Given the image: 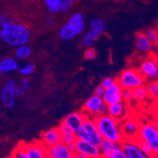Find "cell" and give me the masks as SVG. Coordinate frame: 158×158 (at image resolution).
<instances>
[{"instance_id": "obj_15", "label": "cell", "mask_w": 158, "mask_h": 158, "mask_svg": "<svg viewBox=\"0 0 158 158\" xmlns=\"http://www.w3.org/2000/svg\"><path fill=\"white\" fill-rule=\"evenodd\" d=\"M86 115L83 112H73L65 116L62 123L73 131L77 132L84 126Z\"/></svg>"}, {"instance_id": "obj_7", "label": "cell", "mask_w": 158, "mask_h": 158, "mask_svg": "<svg viewBox=\"0 0 158 158\" xmlns=\"http://www.w3.org/2000/svg\"><path fill=\"white\" fill-rule=\"evenodd\" d=\"M17 83L14 80H9L2 86L1 89V102L4 107L14 108L16 103V90Z\"/></svg>"}, {"instance_id": "obj_3", "label": "cell", "mask_w": 158, "mask_h": 158, "mask_svg": "<svg viewBox=\"0 0 158 158\" xmlns=\"http://www.w3.org/2000/svg\"><path fill=\"white\" fill-rule=\"evenodd\" d=\"M85 28V21L84 16L80 13H75L66 21L58 34L60 40L69 41L77 35H80Z\"/></svg>"}, {"instance_id": "obj_37", "label": "cell", "mask_w": 158, "mask_h": 158, "mask_svg": "<svg viewBox=\"0 0 158 158\" xmlns=\"http://www.w3.org/2000/svg\"><path fill=\"white\" fill-rule=\"evenodd\" d=\"M12 21H14V20L10 17V15H8L7 14H2L0 17V24H1V28L2 27L6 26L7 24H10Z\"/></svg>"}, {"instance_id": "obj_47", "label": "cell", "mask_w": 158, "mask_h": 158, "mask_svg": "<svg viewBox=\"0 0 158 158\" xmlns=\"http://www.w3.org/2000/svg\"><path fill=\"white\" fill-rule=\"evenodd\" d=\"M156 80L158 81V73H157V76H156Z\"/></svg>"}, {"instance_id": "obj_45", "label": "cell", "mask_w": 158, "mask_h": 158, "mask_svg": "<svg viewBox=\"0 0 158 158\" xmlns=\"http://www.w3.org/2000/svg\"><path fill=\"white\" fill-rule=\"evenodd\" d=\"M153 124H154L155 127H156V130L158 131V119H156V120H154V122H153Z\"/></svg>"}, {"instance_id": "obj_39", "label": "cell", "mask_w": 158, "mask_h": 158, "mask_svg": "<svg viewBox=\"0 0 158 158\" xmlns=\"http://www.w3.org/2000/svg\"><path fill=\"white\" fill-rule=\"evenodd\" d=\"M29 86H30V82L29 80L26 77H24L23 78L22 80L20 81V84H19V87H21L22 89H24V90H27L28 88H29Z\"/></svg>"}, {"instance_id": "obj_11", "label": "cell", "mask_w": 158, "mask_h": 158, "mask_svg": "<svg viewBox=\"0 0 158 158\" xmlns=\"http://www.w3.org/2000/svg\"><path fill=\"white\" fill-rule=\"evenodd\" d=\"M75 145H76V152L84 153L93 158L101 157L102 153L100 147L93 144L90 142L77 139Z\"/></svg>"}, {"instance_id": "obj_20", "label": "cell", "mask_w": 158, "mask_h": 158, "mask_svg": "<svg viewBox=\"0 0 158 158\" xmlns=\"http://www.w3.org/2000/svg\"><path fill=\"white\" fill-rule=\"evenodd\" d=\"M18 63L15 58L12 57H3L0 61V74L18 70Z\"/></svg>"}, {"instance_id": "obj_30", "label": "cell", "mask_w": 158, "mask_h": 158, "mask_svg": "<svg viewBox=\"0 0 158 158\" xmlns=\"http://www.w3.org/2000/svg\"><path fill=\"white\" fill-rule=\"evenodd\" d=\"M135 140L137 142V143L139 144V146H140V148L143 149V151L145 153H146V154L149 155V156H151V155L153 154V150H152V149L150 148L149 145L146 143V141H144L143 139H142L141 138H139V136H138L137 139H135Z\"/></svg>"}, {"instance_id": "obj_6", "label": "cell", "mask_w": 158, "mask_h": 158, "mask_svg": "<svg viewBox=\"0 0 158 158\" xmlns=\"http://www.w3.org/2000/svg\"><path fill=\"white\" fill-rule=\"evenodd\" d=\"M139 137L146 141L149 145L153 154L158 153V131L153 123H146L141 126Z\"/></svg>"}, {"instance_id": "obj_46", "label": "cell", "mask_w": 158, "mask_h": 158, "mask_svg": "<svg viewBox=\"0 0 158 158\" xmlns=\"http://www.w3.org/2000/svg\"><path fill=\"white\" fill-rule=\"evenodd\" d=\"M154 55H155V57H156V60H157V61H158V51H157V52H156L154 54Z\"/></svg>"}, {"instance_id": "obj_34", "label": "cell", "mask_w": 158, "mask_h": 158, "mask_svg": "<svg viewBox=\"0 0 158 158\" xmlns=\"http://www.w3.org/2000/svg\"><path fill=\"white\" fill-rule=\"evenodd\" d=\"M123 98L126 102H131L135 99V94L133 90L131 89H123Z\"/></svg>"}, {"instance_id": "obj_19", "label": "cell", "mask_w": 158, "mask_h": 158, "mask_svg": "<svg viewBox=\"0 0 158 158\" xmlns=\"http://www.w3.org/2000/svg\"><path fill=\"white\" fill-rule=\"evenodd\" d=\"M58 128H59L61 135V143H63L65 145H68V146L76 143V141L77 140L76 132L71 130L69 127H67L63 123L60 124Z\"/></svg>"}, {"instance_id": "obj_40", "label": "cell", "mask_w": 158, "mask_h": 158, "mask_svg": "<svg viewBox=\"0 0 158 158\" xmlns=\"http://www.w3.org/2000/svg\"><path fill=\"white\" fill-rule=\"evenodd\" d=\"M105 92H106V88H104V87L100 84V85L97 86V87L95 88L94 94H95V95L97 96H99V97L103 98V96H104L105 94Z\"/></svg>"}, {"instance_id": "obj_22", "label": "cell", "mask_w": 158, "mask_h": 158, "mask_svg": "<svg viewBox=\"0 0 158 158\" xmlns=\"http://www.w3.org/2000/svg\"><path fill=\"white\" fill-rule=\"evenodd\" d=\"M124 110H125V106L123 105V102H121L115 103V104L108 106L107 114L111 116L113 118L118 120L123 116Z\"/></svg>"}, {"instance_id": "obj_32", "label": "cell", "mask_w": 158, "mask_h": 158, "mask_svg": "<svg viewBox=\"0 0 158 158\" xmlns=\"http://www.w3.org/2000/svg\"><path fill=\"white\" fill-rule=\"evenodd\" d=\"M149 40L153 44V45H158V31L153 28H149L145 31Z\"/></svg>"}, {"instance_id": "obj_41", "label": "cell", "mask_w": 158, "mask_h": 158, "mask_svg": "<svg viewBox=\"0 0 158 158\" xmlns=\"http://www.w3.org/2000/svg\"><path fill=\"white\" fill-rule=\"evenodd\" d=\"M110 158H129L128 156L126 155V153L120 149V150H118V151H116V153H113Z\"/></svg>"}, {"instance_id": "obj_9", "label": "cell", "mask_w": 158, "mask_h": 158, "mask_svg": "<svg viewBox=\"0 0 158 158\" xmlns=\"http://www.w3.org/2000/svg\"><path fill=\"white\" fill-rule=\"evenodd\" d=\"M83 127L85 129L87 133L88 134L90 143H92L93 144L100 147L104 139L102 136L101 133L99 132L94 117H90V116H86Z\"/></svg>"}, {"instance_id": "obj_1", "label": "cell", "mask_w": 158, "mask_h": 158, "mask_svg": "<svg viewBox=\"0 0 158 158\" xmlns=\"http://www.w3.org/2000/svg\"><path fill=\"white\" fill-rule=\"evenodd\" d=\"M0 37L8 45L18 47L27 44L31 39V31L27 25L14 21L2 27Z\"/></svg>"}, {"instance_id": "obj_13", "label": "cell", "mask_w": 158, "mask_h": 158, "mask_svg": "<svg viewBox=\"0 0 158 158\" xmlns=\"http://www.w3.org/2000/svg\"><path fill=\"white\" fill-rule=\"evenodd\" d=\"M122 150L129 158H150L145 153L135 140H123L121 143Z\"/></svg>"}, {"instance_id": "obj_35", "label": "cell", "mask_w": 158, "mask_h": 158, "mask_svg": "<svg viewBox=\"0 0 158 158\" xmlns=\"http://www.w3.org/2000/svg\"><path fill=\"white\" fill-rule=\"evenodd\" d=\"M77 134V139H80V140H84V141H88V142H90V137H89L88 134L87 133L84 127H82L80 130H79L78 131L76 132Z\"/></svg>"}, {"instance_id": "obj_14", "label": "cell", "mask_w": 158, "mask_h": 158, "mask_svg": "<svg viewBox=\"0 0 158 158\" xmlns=\"http://www.w3.org/2000/svg\"><path fill=\"white\" fill-rule=\"evenodd\" d=\"M47 153L50 158H76V152H73L68 145L63 143L48 147Z\"/></svg>"}, {"instance_id": "obj_25", "label": "cell", "mask_w": 158, "mask_h": 158, "mask_svg": "<svg viewBox=\"0 0 158 158\" xmlns=\"http://www.w3.org/2000/svg\"><path fill=\"white\" fill-rule=\"evenodd\" d=\"M149 97L153 99H158V81L156 80H150L146 84Z\"/></svg>"}, {"instance_id": "obj_48", "label": "cell", "mask_w": 158, "mask_h": 158, "mask_svg": "<svg viewBox=\"0 0 158 158\" xmlns=\"http://www.w3.org/2000/svg\"><path fill=\"white\" fill-rule=\"evenodd\" d=\"M6 158H11V157H10H10H6Z\"/></svg>"}, {"instance_id": "obj_4", "label": "cell", "mask_w": 158, "mask_h": 158, "mask_svg": "<svg viewBox=\"0 0 158 158\" xmlns=\"http://www.w3.org/2000/svg\"><path fill=\"white\" fill-rule=\"evenodd\" d=\"M146 80L139 69L130 68L122 71L116 81L123 89L134 90L140 86L145 85Z\"/></svg>"}, {"instance_id": "obj_5", "label": "cell", "mask_w": 158, "mask_h": 158, "mask_svg": "<svg viewBox=\"0 0 158 158\" xmlns=\"http://www.w3.org/2000/svg\"><path fill=\"white\" fill-rule=\"evenodd\" d=\"M82 112L86 116L94 118L98 116L107 114L108 105L105 103L102 98L93 94L85 102Z\"/></svg>"}, {"instance_id": "obj_27", "label": "cell", "mask_w": 158, "mask_h": 158, "mask_svg": "<svg viewBox=\"0 0 158 158\" xmlns=\"http://www.w3.org/2000/svg\"><path fill=\"white\" fill-rule=\"evenodd\" d=\"M11 158H28L24 147V143H20L11 153Z\"/></svg>"}, {"instance_id": "obj_21", "label": "cell", "mask_w": 158, "mask_h": 158, "mask_svg": "<svg viewBox=\"0 0 158 158\" xmlns=\"http://www.w3.org/2000/svg\"><path fill=\"white\" fill-rule=\"evenodd\" d=\"M139 128L140 127H139L136 121L130 119V120H126L123 123L121 127V131L123 135V137H124V135L135 136L136 139L139 136Z\"/></svg>"}, {"instance_id": "obj_43", "label": "cell", "mask_w": 158, "mask_h": 158, "mask_svg": "<svg viewBox=\"0 0 158 158\" xmlns=\"http://www.w3.org/2000/svg\"><path fill=\"white\" fill-rule=\"evenodd\" d=\"M45 22H46V24H47V26L51 27V26H53L54 24V18L51 17V16H47L45 18Z\"/></svg>"}, {"instance_id": "obj_2", "label": "cell", "mask_w": 158, "mask_h": 158, "mask_svg": "<svg viewBox=\"0 0 158 158\" xmlns=\"http://www.w3.org/2000/svg\"><path fill=\"white\" fill-rule=\"evenodd\" d=\"M94 120L103 139L116 143H123L124 137L120 127L118 120L113 118L109 114H104L94 117Z\"/></svg>"}, {"instance_id": "obj_26", "label": "cell", "mask_w": 158, "mask_h": 158, "mask_svg": "<svg viewBox=\"0 0 158 158\" xmlns=\"http://www.w3.org/2000/svg\"><path fill=\"white\" fill-rule=\"evenodd\" d=\"M98 37V34H96L93 31H89L83 37V42L82 43H83V44H84V46L85 47L90 48V47L94 45V42L96 41Z\"/></svg>"}, {"instance_id": "obj_12", "label": "cell", "mask_w": 158, "mask_h": 158, "mask_svg": "<svg viewBox=\"0 0 158 158\" xmlns=\"http://www.w3.org/2000/svg\"><path fill=\"white\" fill-rule=\"evenodd\" d=\"M102 98L108 106L123 102V88L118 82L116 81L110 88L106 89V92Z\"/></svg>"}, {"instance_id": "obj_31", "label": "cell", "mask_w": 158, "mask_h": 158, "mask_svg": "<svg viewBox=\"0 0 158 158\" xmlns=\"http://www.w3.org/2000/svg\"><path fill=\"white\" fill-rule=\"evenodd\" d=\"M35 70V66L31 63H28V64H24L22 67L19 69V73L24 77H28L33 73Z\"/></svg>"}, {"instance_id": "obj_42", "label": "cell", "mask_w": 158, "mask_h": 158, "mask_svg": "<svg viewBox=\"0 0 158 158\" xmlns=\"http://www.w3.org/2000/svg\"><path fill=\"white\" fill-rule=\"evenodd\" d=\"M16 95L19 98H23L25 95V90L21 88V87H20L19 86H18L17 90H16Z\"/></svg>"}, {"instance_id": "obj_29", "label": "cell", "mask_w": 158, "mask_h": 158, "mask_svg": "<svg viewBox=\"0 0 158 158\" xmlns=\"http://www.w3.org/2000/svg\"><path fill=\"white\" fill-rule=\"evenodd\" d=\"M47 10L50 13H59V0H44Z\"/></svg>"}, {"instance_id": "obj_49", "label": "cell", "mask_w": 158, "mask_h": 158, "mask_svg": "<svg viewBox=\"0 0 158 158\" xmlns=\"http://www.w3.org/2000/svg\"><path fill=\"white\" fill-rule=\"evenodd\" d=\"M48 158H50V157H48Z\"/></svg>"}, {"instance_id": "obj_23", "label": "cell", "mask_w": 158, "mask_h": 158, "mask_svg": "<svg viewBox=\"0 0 158 158\" xmlns=\"http://www.w3.org/2000/svg\"><path fill=\"white\" fill-rule=\"evenodd\" d=\"M90 31H93L100 35L102 33L104 32L106 30V24L102 19L99 18H95L93 19L90 23Z\"/></svg>"}, {"instance_id": "obj_16", "label": "cell", "mask_w": 158, "mask_h": 158, "mask_svg": "<svg viewBox=\"0 0 158 158\" xmlns=\"http://www.w3.org/2000/svg\"><path fill=\"white\" fill-rule=\"evenodd\" d=\"M42 142L47 147L61 143V135L59 128L54 127L44 131L42 134Z\"/></svg>"}, {"instance_id": "obj_10", "label": "cell", "mask_w": 158, "mask_h": 158, "mask_svg": "<svg viewBox=\"0 0 158 158\" xmlns=\"http://www.w3.org/2000/svg\"><path fill=\"white\" fill-rule=\"evenodd\" d=\"M24 147L28 158H48V147L43 142L35 141L24 143Z\"/></svg>"}, {"instance_id": "obj_36", "label": "cell", "mask_w": 158, "mask_h": 158, "mask_svg": "<svg viewBox=\"0 0 158 158\" xmlns=\"http://www.w3.org/2000/svg\"><path fill=\"white\" fill-rule=\"evenodd\" d=\"M96 51H94L93 48H88L84 52V58L87 61H92V60L95 59L96 57Z\"/></svg>"}, {"instance_id": "obj_28", "label": "cell", "mask_w": 158, "mask_h": 158, "mask_svg": "<svg viewBox=\"0 0 158 158\" xmlns=\"http://www.w3.org/2000/svg\"><path fill=\"white\" fill-rule=\"evenodd\" d=\"M133 91H134L135 99L138 101H144L145 99L147 98V97L149 96L147 88H146V86L145 85L140 86V87L134 89Z\"/></svg>"}, {"instance_id": "obj_17", "label": "cell", "mask_w": 158, "mask_h": 158, "mask_svg": "<svg viewBox=\"0 0 158 158\" xmlns=\"http://www.w3.org/2000/svg\"><path fill=\"white\" fill-rule=\"evenodd\" d=\"M135 45L138 51L142 53H145V54H149L151 52L153 44L149 40L147 35H146V33L140 31L136 34Z\"/></svg>"}, {"instance_id": "obj_24", "label": "cell", "mask_w": 158, "mask_h": 158, "mask_svg": "<svg viewBox=\"0 0 158 158\" xmlns=\"http://www.w3.org/2000/svg\"><path fill=\"white\" fill-rule=\"evenodd\" d=\"M31 48L27 44L22 46H19L15 50V56L20 60L26 59L31 55Z\"/></svg>"}, {"instance_id": "obj_50", "label": "cell", "mask_w": 158, "mask_h": 158, "mask_svg": "<svg viewBox=\"0 0 158 158\" xmlns=\"http://www.w3.org/2000/svg\"><path fill=\"white\" fill-rule=\"evenodd\" d=\"M157 46H158V45H157Z\"/></svg>"}, {"instance_id": "obj_8", "label": "cell", "mask_w": 158, "mask_h": 158, "mask_svg": "<svg viewBox=\"0 0 158 158\" xmlns=\"http://www.w3.org/2000/svg\"><path fill=\"white\" fill-rule=\"evenodd\" d=\"M139 71L146 80H154L158 73V61L154 54L145 58L140 64Z\"/></svg>"}, {"instance_id": "obj_33", "label": "cell", "mask_w": 158, "mask_h": 158, "mask_svg": "<svg viewBox=\"0 0 158 158\" xmlns=\"http://www.w3.org/2000/svg\"><path fill=\"white\" fill-rule=\"evenodd\" d=\"M59 13L69 10L74 3V0H59Z\"/></svg>"}, {"instance_id": "obj_38", "label": "cell", "mask_w": 158, "mask_h": 158, "mask_svg": "<svg viewBox=\"0 0 158 158\" xmlns=\"http://www.w3.org/2000/svg\"><path fill=\"white\" fill-rule=\"evenodd\" d=\"M116 81V80H115L114 79L112 78V77H106V78H104L102 80L101 85L104 88L108 89V88H110L111 86H113V84H115V82Z\"/></svg>"}, {"instance_id": "obj_44", "label": "cell", "mask_w": 158, "mask_h": 158, "mask_svg": "<svg viewBox=\"0 0 158 158\" xmlns=\"http://www.w3.org/2000/svg\"><path fill=\"white\" fill-rule=\"evenodd\" d=\"M76 158H93L90 156L84 154L82 153H79V152H76Z\"/></svg>"}, {"instance_id": "obj_18", "label": "cell", "mask_w": 158, "mask_h": 158, "mask_svg": "<svg viewBox=\"0 0 158 158\" xmlns=\"http://www.w3.org/2000/svg\"><path fill=\"white\" fill-rule=\"evenodd\" d=\"M100 149H101L102 156L106 158H110L112 155L116 151L122 149L121 143H116L111 140L108 139H104L100 146Z\"/></svg>"}]
</instances>
